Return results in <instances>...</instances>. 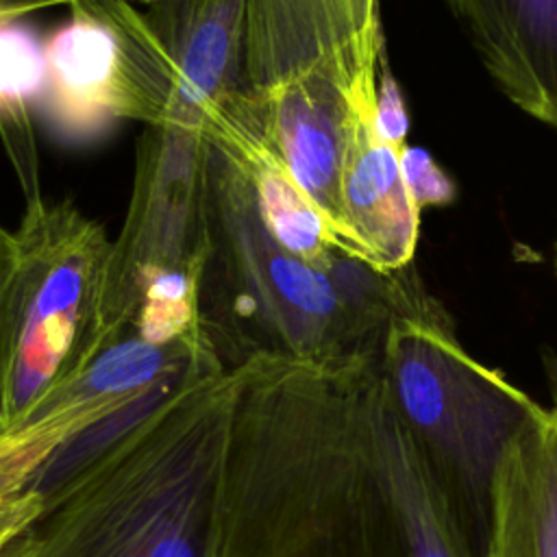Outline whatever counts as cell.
I'll list each match as a JSON object with an SVG mask.
<instances>
[{"mask_svg":"<svg viewBox=\"0 0 557 557\" xmlns=\"http://www.w3.org/2000/svg\"><path fill=\"white\" fill-rule=\"evenodd\" d=\"M198 324L226 370L257 359L379 363L400 324L455 329L413 265L381 270L346 250L311 263L278 244L244 170L211 144Z\"/></svg>","mask_w":557,"mask_h":557,"instance_id":"6da1fadb","label":"cell"},{"mask_svg":"<svg viewBox=\"0 0 557 557\" xmlns=\"http://www.w3.org/2000/svg\"><path fill=\"white\" fill-rule=\"evenodd\" d=\"M235 370L200 376L28 494L0 557H218Z\"/></svg>","mask_w":557,"mask_h":557,"instance_id":"7a4b0ae2","label":"cell"},{"mask_svg":"<svg viewBox=\"0 0 557 557\" xmlns=\"http://www.w3.org/2000/svg\"><path fill=\"white\" fill-rule=\"evenodd\" d=\"M379 379L470 557H487L498 470L544 407L472 359L455 329L396 326Z\"/></svg>","mask_w":557,"mask_h":557,"instance_id":"3957f363","label":"cell"},{"mask_svg":"<svg viewBox=\"0 0 557 557\" xmlns=\"http://www.w3.org/2000/svg\"><path fill=\"white\" fill-rule=\"evenodd\" d=\"M0 287V424L28 418L111 344L104 318L111 239L72 200L24 202Z\"/></svg>","mask_w":557,"mask_h":557,"instance_id":"277c9868","label":"cell"},{"mask_svg":"<svg viewBox=\"0 0 557 557\" xmlns=\"http://www.w3.org/2000/svg\"><path fill=\"white\" fill-rule=\"evenodd\" d=\"M209 141L200 124L146 126L133 187L111 239L104 318L111 342L135 331L161 339L202 337L198 281L207 255Z\"/></svg>","mask_w":557,"mask_h":557,"instance_id":"5b68a950","label":"cell"},{"mask_svg":"<svg viewBox=\"0 0 557 557\" xmlns=\"http://www.w3.org/2000/svg\"><path fill=\"white\" fill-rule=\"evenodd\" d=\"M39 96L74 137L115 120L161 126L174 117L176 72L144 11L128 0H85L44 44Z\"/></svg>","mask_w":557,"mask_h":557,"instance_id":"8992f818","label":"cell"},{"mask_svg":"<svg viewBox=\"0 0 557 557\" xmlns=\"http://www.w3.org/2000/svg\"><path fill=\"white\" fill-rule=\"evenodd\" d=\"M379 0H248L239 91L324 74L376 113Z\"/></svg>","mask_w":557,"mask_h":557,"instance_id":"52a82bcc","label":"cell"},{"mask_svg":"<svg viewBox=\"0 0 557 557\" xmlns=\"http://www.w3.org/2000/svg\"><path fill=\"white\" fill-rule=\"evenodd\" d=\"M239 91V89H237ZM255 111L265 141L335 231L348 252L342 224V176L361 111L346 89L324 74L239 91Z\"/></svg>","mask_w":557,"mask_h":557,"instance_id":"ba28073f","label":"cell"},{"mask_svg":"<svg viewBox=\"0 0 557 557\" xmlns=\"http://www.w3.org/2000/svg\"><path fill=\"white\" fill-rule=\"evenodd\" d=\"M500 91L557 131V0H446Z\"/></svg>","mask_w":557,"mask_h":557,"instance_id":"9c48e42d","label":"cell"},{"mask_svg":"<svg viewBox=\"0 0 557 557\" xmlns=\"http://www.w3.org/2000/svg\"><path fill=\"white\" fill-rule=\"evenodd\" d=\"M146 17L176 72L172 120L202 117L242 83L248 0H150Z\"/></svg>","mask_w":557,"mask_h":557,"instance_id":"30bf717a","label":"cell"},{"mask_svg":"<svg viewBox=\"0 0 557 557\" xmlns=\"http://www.w3.org/2000/svg\"><path fill=\"white\" fill-rule=\"evenodd\" d=\"M403 148L379 135L374 115H361L342 176V224L348 252L381 270L411 265L418 244L420 209L403 176Z\"/></svg>","mask_w":557,"mask_h":557,"instance_id":"8fae6325","label":"cell"},{"mask_svg":"<svg viewBox=\"0 0 557 557\" xmlns=\"http://www.w3.org/2000/svg\"><path fill=\"white\" fill-rule=\"evenodd\" d=\"M487 557H557V407H544L503 459Z\"/></svg>","mask_w":557,"mask_h":557,"instance_id":"7c38bea8","label":"cell"},{"mask_svg":"<svg viewBox=\"0 0 557 557\" xmlns=\"http://www.w3.org/2000/svg\"><path fill=\"white\" fill-rule=\"evenodd\" d=\"M44 85V44L13 22H0V141L7 150L24 202L41 198L39 159L30 122V100Z\"/></svg>","mask_w":557,"mask_h":557,"instance_id":"4fadbf2b","label":"cell"},{"mask_svg":"<svg viewBox=\"0 0 557 557\" xmlns=\"http://www.w3.org/2000/svg\"><path fill=\"white\" fill-rule=\"evenodd\" d=\"M400 168L407 189L420 211L429 205H448L453 200V181L422 148L405 144L400 150Z\"/></svg>","mask_w":557,"mask_h":557,"instance_id":"5bb4252c","label":"cell"},{"mask_svg":"<svg viewBox=\"0 0 557 557\" xmlns=\"http://www.w3.org/2000/svg\"><path fill=\"white\" fill-rule=\"evenodd\" d=\"M381 59L379 65V85H376V115H374V126L379 135L389 141L392 146L403 148L405 146V135H407V111L403 104L400 89L396 81L392 78L387 65Z\"/></svg>","mask_w":557,"mask_h":557,"instance_id":"9a60e30c","label":"cell"},{"mask_svg":"<svg viewBox=\"0 0 557 557\" xmlns=\"http://www.w3.org/2000/svg\"><path fill=\"white\" fill-rule=\"evenodd\" d=\"M76 2H85V0H0V22H13L22 15H28V13H35V11H41V9L72 7ZM137 2L146 4L150 0H137Z\"/></svg>","mask_w":557,"mask_h":557,"instance_id":"2e32d148","label":"cell"},{"mask_svg":"<svg viewBox=\"0 0 557 557\" xmlns=\"http://www.w3.org/2000/svg\"><path fill=\"white\" fill-rule=\"evenodd\" d=\"M13 248H15V239H13V231H9L2 222H0V287L9 274L11 261H13Z\"/></svg>","mask_w":557,"mask_h":557,"instance_id":"e0dca14e","label":"cell"},{"mask_svg":"<svg viewBox=\"0 0 557 557\" xmlns=\"http://www.w3.org/2000/svg\"><path fill=\"white\" fill-rule=\"evenodd\" d=\"M546 363V376H548V389L553 396V407H557V355H548L544 359Z\"/></svg>","mask_w":557,"mask_h":557,"instance_id":"ac0fdd59","label":"cell"},{"mask_svg":"<svg viewBox=\"0 0 557 557\" xmlns=\"http://www.w3.org/2000/svg\"><path fill=\"white\" fill-rule=\"evenodd\" d=\"M555 272H557V244H555Z\"/></svg>","mask_w":557,"mask_h":557,"instance_id":"d6986e66","label":"cell"},{"mask_svg":"<svg viewBox=\"0 0 557 557\" xmlns=\"http://www.w3.org/2000/svg\"><path fill=\"white\" fill-rule=\"evenodd\" d=\"M0 431H2V424H0Z\"/></svg>","mask_w":557,"mask_h":557,"instance_id":"ffe728a7","label":"cell"}]
</instances>
